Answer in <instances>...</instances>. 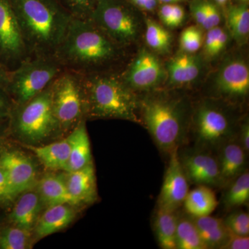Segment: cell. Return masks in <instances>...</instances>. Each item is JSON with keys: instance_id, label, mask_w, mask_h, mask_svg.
Instances as JSON below:
<instances>
[{"instance_id": "obj_12", "label": "cell", "mask_w": 249, "mask_h": 249, "mask_svg": "<svg viewBox=\"0 0 249 249\" xmlns=\"http://www.w3.org/2000/svg\"><path fill=\"white\" fill-rule=\"evenodd\" d=\"M30 56L10 0H0V63L18 66Z\"/></svg>"}, {"instance_id": "obj_36", "label": "cell", "mask_w": 249, "mask_h": 249, "mask_svg": "<svg viewBox=\"0 0 249 249\" xmlns=\"http://www.w3.org/2000/svg\"><path fill=\"white\" fill-rule=\"evenodd\" d=\"M190 9L192 16L198 27L206 31L209 30V24L205 12L204 0H193L190 5Z\"/></svg>"}, {"instance_id": "obj_6", "label": "cell", "mask_w": 249, "mask_h": 249, "mask_svg": "<svg viewBox=\"0 0 249 249\" xmlns=\"http://www.w3.org/2000/svg\"><path fill=\"white\" fill-rule=\"evenodd\" d=\"M9 117L18 137L31 143H38L60 130L52 109L51 85L30 101L13 107Z\"/></svg>"}, {"instance_id": "obj_18", "label": "cell", "mask_w": 249, "mask_h": 249, "mask_svg": "<svg viewBox=\"0 0 249 249\" xmlns=\"http://www.w3.org/2000/svg\"><path fill=\"white\" fill-rule=\"evenodd\" d=\"M219 161L221 183H229L245 171L247 153L240 142L231 138L225 141Z\"/></svg>"}, {"instance_id": "obj_41", "label": "cell", "mask_w": 249, "mask_h": 249, "mask_svg": "<svg viewBox=\"0 0 249 249\" xmlns=\"http://www.w3.org/2000/svg\"><path fill=\"white\" fill-rule=\"evenodd\" d=\"M173 4H163L159 11V17L160 21L167 27H171L173 17Z\"/></svg>"}, {"instance_id": "obj_31", "label": "cell", "mask_w": 249, "mask_h": 249, "mask_svg": "<svg viewBox=\"0 0 249 249\" xmlns=\"http://www.w3.org/2000/svg\"><path fill=\"white\" fill-rule=\"evenodd\" d=\"M31 248L30 231L14 225L0 231V249H27Z\"/></svg>"}, {"instance_id": "obj_48", "label": "cell", "mask_w": 249, "mask_h": 249, "mask_svg": "<svg viewBox=\"0 0 249 249\" xmlns=\"http://www.w3.org/2000/svg\"><path fill=\"white\" fill-rule=\"evenodd\" d=\"M242 1H248L249 0H242Z\"/></svg>"}, {"instance_id": "obj_47", "label": "cell", "mask_w": 249, "mask_h": 249, "mask_svg": "<svg viewBox=\"0 0 249 249\" xmlns=\"http://www.w3.org/2000/svg\"><path fill=\"white\" fill-rule=\"evenodd\" d=\"M227 1H228V0H216V1H217V4H219L220 5L225 4L226 3H227Z\"/></svg>"}, {"instance_id": "obj_2", "label": "cell", "mask_w": 249, "mask_h": 249, "mask_svg": "<svg viewBox=\"0 0 249 249\" xmlns=\"http://www.w3.org/2000/svg\"><path fill=\"white\" fill-rule=\"evenodd\" d=\"M30 55L53 56L72 16L59 0H10Z\"/></svg>"}, {"instance_id": "obj_27", "label": "cell", "mask_w": 249, "mask_h": 249, "mask_svg": "<svg viewBox=\"0 0 249 249\" xmlns=\"http://www.w3.org/2000/svg\"><path fill=\"white\" fill-rule=\"evenodd\" d=\"M227 27L239 45L245 44L249 34V9L247 4L232 5L227 9Z\"/></svg>"}, {"instance_id": "obj_5", "label": "cell", "mask_w": 249, "mask_h": 249, "mask_svg": "<svg viewBox=\"0 0 249 249\" xmlns=\"http://www.w3.org/2000/svg\"><path fill=\"white\" fill-rule=\"evenodd\" d=\"M62 70L53 56L29 57L9 71L6 90L15 104L20 106L47 89Z\"/></svg>"}, {"instance_id": "obj_22", "label": "cell", "mask_w": 249, "mask_h": 249, "mask_svg": "<svg viewBox=\"0 0 249 249\" xmlns=\"http://www.w3.org/2000/svg\"><path fill=\"white\" fill-rule=\"evenodd\" d=\"M206 249H222L229 238V230L224 221L211 215L193 217Z\"/></svg>"}, {"instance_id": "obj_35", "label": "cell", "mask_w": 249, "mask_h": 249, "mask_svg": "<svg viewBox=\"0 0 249 249\" xmlns=\"http://www.w3.org/2000/svg\"><path fill=\"white\" fill-rule=\"evenodd\" d=\"M224 222L231 232L240 235H249V215L247 212L235 211L229 214Z\"/></svg>"}, {"instance_id": "obj_30", "label": "cell", "mask_w": 249, "mask_h": 249, "mask_svg": "<svg viewBox=\"0 0 249 249\" xmlns=\"http://www.w3.org/2000/svg\"><path fill=\"white\" fill-rule=\"evenodd\" d=\"M232 184L226 193L225 202L228 208H235L243 206L249 200V173L245 170L239 176L234 178Z\"/></svg>"}, {"instance_id": "obj_19", "label": "cell", "mask_w": 249, "mask_h": 249, "mask_svg": "<svg viewBox=\"0 0 249 249\" xmlns=\"http://www.w3.org/2000/svg\"><path fill=\"white\" fill-rule=\"evenodd\" d=\"M68 138L70 154L67 173L81 169L92 163L89 136L84 120L80 121L73 127V130L68 136Z\"/></svg>"}, {"instance_id": "obj_25", "label": "cell", "mask_w": 249, "mask_h": 249, "mask_svg": "<svg viewBox=\"0 0 249 249\" xmlns=\"http://www.w3.org/2000/svg\"><path fill=\"white\" fill-rule=\"evenodd\" d=\"M188 214L195 217L211 215L217 207L215 193L205 185H199L188 191L183 203Z\"/></svg>"}, {"instance_id": "obj_37", "label": "cell", "mask_w": 249, "mask_h": 249, "mask_svg": "<svg viewBox=\"0 0 249 249\" xmlns=\"http://www.w3.org/2000/svg\"><path fill=\"white\" fill-rule=\"evenodd\" d=\"M204 5L209 29L218 27L222 20V17L217 5L210 0H204Z\"/></svg>"}, {"instance_id": "obj_8", "label": "cell", "mask_w": 249, "mask_h": 249, "mask_svg": "<svg viewBox=\"0 0 249 249\" xmlns=\"http://www.w3.org/2000/svg\"><path fill=\"white\" fill-rule=\"evenodd\" d=\"M52 109L59 129L74 127L86 113L83 75L63 70L51 84Z\"/></svg>"}, {"instance_id": "obj_17", "label": "cell", "mask_w": 249, "mask_h": 249, "mask_svg": "<svg viewBox=\"0 0 249 249\" xmlns=\"http://www.w3.org/2000/svg\"><path fill=\"white\" fill-rule=\"evenodd\" d=\"M65 180L73 204L91 203L96 200V178L92 163L81 169L70 172Z\"/></svg>"}, {"instance_id": "obj_38", "label": "cell", "mask_w": 249, "mask_h": 249, "mask_svg": "<svg viewBox=\"0 0 249 249\" xmlns=\"http://www.w3.org/2000/svg\"><path fill=\"white\" fill-rule=\"evenodd\" d=\"M224 249H249V235H240L229 231V238L222 247Z\"/></svg>"}, {"instance_id": "obj_23", "label": "cell", "mask_w": 249, "mask_h": 249, "mask_svg": "<svg viewBox=\"0 0 249 249\" xmlns=\"http://www.w3.org/2000/svg\"><path fill=\"white\" fill-rule=\"evenodd\" d=\"M37 193L47 207L60 204H73L67 189L66 180L58 175H46L40 180Z\"/></svg>"}, {"instance_id": "obj_46", "label": "cell", "mask_w": 249, "mask_h": 249, "mask_svg": "<svg viewBox=\"0 0 249 249\" xmlns=\"http://www.w3.org/2000/svg\"><path fill=\"white\" fill-rule=\"evenodd\" d=\"M183 0H158L162 4H177Z\"/></svg>"}, {"instance_id": "obj_7", "label": "cell", "mask_w": 249, "mask_h": 249, "mask_svg": "<svg viewBox=\"0 0 249 249\" xmlns=\"http://www.w3.org/2000/svg\"><path fill=\"white\" fill-rule=\"evenodd\" d=\"M89 19L122 47L135 43L140 36L142 21L126 0H98Z\"/></svg>"}, {"instance_id": "obj_33", "label": "cell", "mask_w": 249, "mask_h": 249, "mask_svg": "<svg viewBox=\"0 0 249 249\" xmlns=\"http://www.w3.org/2000/svg\"><path fill=\"white\" fill-rule=\"evenodd\" d=\"M204 42L202 29L198 26H191L183 31L180 36L181 52L196 53L200 49Z\"/></svg>"}, {"instance_id": "obj_39", "label": "cell", "mask_w": 249, "mask_h": 249, "mask_svg": "<svg viewBox=\"0 0 249 249\" xmlns=\"http://www.w3.org/2000/svg\"><path fill=\"white\" fill-rule=\"evenodd\" d=\"M13 107L14 103L7 91L0 88V119L9 117Z\"/></svg>"}, {"instance_id": "obj_10", "label": "cell", "mask_w": 249, "mask_h": 249, "mask_svg": "<svg viewBox=\"0 0 249 249\" xmlns=\"http://www.w3.org/2000/svg\"><path fill=\"white\" fill-rule=\"evenodd\" d=\"M210 80L214 92L224 101H242L249 91L248 63L241 55L227 57Z\"/></svg>"}, {"instance_id": "obj_9", "label": "cell", "mask_w": 249, "mask_h": 249, "mask_svg": "<svg viewBox=\"0 0 249 249\" xmlns=\"http://www.w3.org/2000/svg\"><path fill=\"white\" fill-rule=\"evenodd\" d=\"M193 124L200 142L214 145L231 138L236 116L228 104L219 99L201 101L193 113Z\"/></svg>"}, {"instance_id": "obj_14", "label": "cell", "mask_w": 249, "mask_h": 249, "mask_svg": "<svg viewBox=\"0 0 249 249\" xmlns=\"http://www.w3.org/2000/svg\"><path fill=\"white\" fill-rule=\"evenodd\" d=\"M0 166L7 176L14 199L35 185L37 173L32 160L16 150H4L0 155Z\"/></svg>"}, {"instance_id": "obj_11", "label": "cell", "mask_w": 249, "mask_h": 249, "mask_svg": "<svg viewBox=\"0 0 249 249\" xmlns=\"http://www.w3.org/2000/svg\"><path fill=\"white\" fill-rule=\"evenodd\" d=\"M121 78L134 91H150L158 89L166 82L167 71L158 54L149 49L142 48Z\"/></svg>"}, {"instance_id": "obj_44", "label": "cell", "mask_w": 249, "mask_h": 249, "mask_svg": "<svg viewBox=\"0 0 249 249\" xmlns=\"http://www.w3.org/2000/svg\"><path fill=\"white\" fill-rule=\"evenodd\" d=\"M240 143L245 151L249 153V121H245L241 130Z\"/></svg>"}, {"instance_id": "obj_42", "label": "cell", "mask_w": 249, "mask_h": 249, "mask_svg": "<svg viewBox=\"0 0 249 249\" xmlns=\"http://www.w3.org/2000/svg\"><path fill=\"white\" fill-rule=\"evenodd\" d=\"M134 8L145 11H153L157 8L158 0H126Z\"/></svg>"}, {"instance_id": "obj_40", "label": "cell", "mask_w": 249, "mask_h": 249, "mask_svg": "<svg viewBox=\"0 0 249 249\" xmlns=\"http://www.w3.org/2000/svg\"><path fill=\"white\" fill-rule=\"evenodd\" d=\"M14 199L9 180L4 169L0 166V203Z\"/></svg>"}, {"instance_id": "obj_29", "label": "cell", "mask_w": 249, "mask_h": 249, "mask_svg": "<svg viewBox=\"0 0 249 249\" xmlns=\"http://www.w3.org/2000/svg\"><path fill=\"white\" fill-rule=\"evenodd\" d=\"M176 245L178 249H206L193 219L186 217H178Z\"/></svg>"}, {"instance_id": "obj_43", "label": "cell", "mask_w": 249, "mask_h": 249, "mask_svg": "<svg viewBox=\"0 0 249 249\" xmlns=\"http://www.w3.org/2000/svg\"><path fill=\"white\" fill-rule=\"evenodd\" d=\"M186 18V13L182 6L173 4V17H172L171 28L179 27Z\"/></svg>"}, {"instance_id": "obj_20", "label": "cell", "mask_w": 249, "mask_h": 249, "mask_svg": "<svg viewBox=\"0 0 249 249\" xmlns=\"http://www.w3.org/2000/svg\"><path fill=\"white\" fill-rule=\"evenodd\" d=\"M60 204L48 207L39 217L36 224V232L38 238H43L66 229L75 217V212L69 206Z\"/></svg>"}, {"instance_id": "obj_26", "label": "cell", "mask_w": 249, "mask_h": 249, "mask_svg": "<svg viewBox=\"0 0 249 249\" xmlns=\"http://www.w3.org/2000/svg\"><path fill=\"white\" fill-rule=\"evenodd\" d=\"M176 211L158 208L154 222L159 245L163 249H176L178 217Z\"/></svg>"}, {"instance_id": "obj_21", "label": "cell", "mask_w": 249, "mask_h": 249, "mask_svg": "<svg viewBox=\"0 0 249 249\" xmlns=\"http://www.w3.org/2000/svg\"><path fill=\"white\" fill-rule=\"evenodd\" d=\"M42 205L38 193H23L10 214V220L14 225L31 231L40 217Z\"/></svg>"}, {"instance_id": "obj_16", "label": "cell", "mask_w": 249, "mask_h": 249, "mask_svg": "<svg viewBox=\"0 0 249 249\" xmlns=\"http://www.w3.org/2000/svg\"><path fill=\"white\" fill-rule=\"evenodd\" d=\"M165 67L167 83L170 86L177 88L196 81L202 72L204 62L197 54L181 52L170 59Z\"/></svg>"}, {"instance_id": "obj_3", "label": "cell", "mask_w": 249, "mask_h": 249, "mask_svg": "<svg viewBox=\"0 0 249 249\" xmlns=\"http://www.w3.org/2000/svg\"><path fill=\"white\" fill-rule=\"evenodd\" d=\"M142 124L162 152L178 148L190 120V107L184 96L168 90L147 91L139 100Z\"/></svg>"}, {"instance_id": "obj_4", "label": "cell", "mask_w": 249, "mask_h": 249, "mask_svg": "<svg viewBox=\"0 0 249 249\" xmlns=\"http://www.w3.org/2000/svg\"><path fill=\"white\" fill-rule=\"evenodd\" d=\"M86 113L101 119H119L142 124L139 99L121 76L96 72L83 75Z\"/></svg>"}, {"instance_id": "obj_1", "label": "cell", "mask_w": 249, "mask_h": 249, "mask_svg": "<svg viewBox=\"0 0 249 249\" xmlns=\"http://www.w3.org/2000/svg\"><path fill=\"white\" fill-rule=\"evenodd\" d=\"M123 49L91 19L72 18L53 57L63 70L85 75L102 72L121 58Z\"/></svg>"}, {"instance_id": "obj_15", "label": "cell", "mask_w": 249, "mask_h": 249, "mask_svg": "<svg viewBox=\"0 0 249 249\" xmlns=\"http://www.w3.org/2000/svg\"><path fill=\"white\" fill-rule=\"evenodd\" d=\"M187 178L192 182L205 186H219L221 183L219 161L208 152L196 151L181 160Z\"/></svg>"}, {"instance_id": "obj_28", "label": "cell", "mask_w": 249, "mask_h": 249, "mask_svg": "<svg viewBox=\"0 0 249 249\" xmlns=\"http://www.w3.org/2000/svg\"><path fill=\"white\" fill-rule=\"evenodd\" d=\"M145 40L147 47L154 53L164 55L171 50V34L154 19L145 18Z\"/></svg>"}, {"instance_id": "obj_45", "label": "cell", "mask_w": 249, "mask_h": 249, "mask_svg": "<svg viewBox=\"0 0 249 249\" xmlns=\"http://www.w3.org/2000/svg\"><path fill=\"white\" fill-rule=\"evenodd\" d=\"M9 71L7 68L0 63V88L6 89L9 83Z\"/></svg>"}, {"instance_id": "obj_24", "label": "cell", "mask_w": 249, "mask_h": 249, "mask_svg": "<svg viewBox=\"0 0 249 249\" xmlns=\"http://www.w3.org/2000/svg\"><path fill=\"white\" fill-rule=\"evenodd\" d=\"M27 147L34 152L46 168L67 171L70 154V144L68 137L60 142H52L42 146L29 145Z\"/></svg>"}, {"instance_id": "obj_34", "label": "cell", "mask_w": 249, "mask_h": 249, "mask_svg": "<svg viewBox=\"0 0 249 249\" xmlns=\"http://www.w3.org/2000/svg\"><path fill=\"white\" fill-rule=\"evenodd\" d=\"M72 18L89 19L98 0H59Z\"/></svg>"}, {"instance_id": "obj_13", "label": "cell", "mask_w": 249, "mask_h": 249, "mask_svg": "<svg viewBox=\"0 0 249 249\" xmlns=\"http://www.w3.org/2000/svg\"><path fill=\"white\" fill-rule=\"evenodd\" d=\"M163 185L158 198V208L176 211L183 204L189 191L188 178L178 155V148L170 154Z\"/></svg>"}, {"instance_id": "obj_32", "label": "cell", "mask_w": 249, "mask_h": 249, "mask_svg": "<svg viewBox=\"0 0 249 249\" xmlns=\"http://www.w3.org/2000/svg\"><path fill=\"white\" fill-rule=\"evenodd\" d=\"M229 34L225 29L218 27L209 29L204 39V52L210 58H214L227 47Z\"/></svg>"}]
</instances>
